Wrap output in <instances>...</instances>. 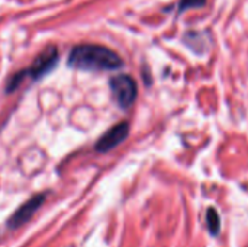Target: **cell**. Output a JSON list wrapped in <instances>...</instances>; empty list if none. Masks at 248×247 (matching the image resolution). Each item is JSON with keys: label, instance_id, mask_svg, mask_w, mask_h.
I'll return each mask as SVG.
<instances>
[{"label": "cell", "instance_id": "obj_1", "mask_svg": "<svg viewBox=\"0 0 248 247\" xmlns=\"http://www.w3.org/2000/svg\"><path fill=\"white\" fill-rule=\"evenodd\" d=\"M68 66L87 71L116 70L122 67V58L108 47L96 44H81L73 48Z\"/></svg>", "mask_w": 248, "mask_h": 247}, {"label": "cell", "instance_id": "obj_7", "mask_svg": "<svg viewBox=\"0 0 248 247\" xmlns=\"http://www.w3.org/2000/svg\"><path fill=\"white\" fill-rule=\"evenodd\" d=\"M206 4V0H180L179 3V12L183 13L189 9H199Z\"/></svg>", "mask_w": 248, "mask_h": 247}, {"label": "cell", "instance_id": "obj_4", "mask_svg": "<svg viewBox=\"0 0 248 247\" xmlns=\"http://www.w3.org/2000/svg\"><path fill=\"white\" fill-rule=\"evenodd\" d=\"M128 134H129L128 122H119V124L113 125L108 132H105L99 138V141L96 144V151L108 153V151L113 150L115 147H118L119 144H122L125 141Z\"/></svg>", "mask_w": 248, "mask_h": 247}, {"label": "cell", "instance_id": "obj_6", "mask_svg": "<svg viewBox=\"0 0 248 247\" xmlns=\"http://www.w3.org/2000/svg\"><path fill=\"white\" fill-rule=\"evenodd\" d=\"M206 223H208V229L211 231L212 236H217L221 230V217L218 214L217 210L209 208L208 214H206Z\"/></svg>", "mask_w": 248, "mask_h": 247}, {"label": "cell", "instance_id": "obj_3", "mask_svg": "<svg viewBox=\"0 0 248 247\" xmlns=\"http://www.w3.org/2000/svg\"><path fill=\"white\" fill-rule=\"evenodd\" d=\"M110 89L118 105L128 109L137 99V83L128 74H119L110 79Z\"/></svg>", "mask_w": 248, "mask_h": 247}, {"label": "cell", "instance_id": "obj_2", "mask_svg": "<svg viewBox=\"0 0 248 247\" xmlns=\"http://www.w3.org/2000/svg\"><path fill=\"white\" fill-rule=\"evenodd\" d=\"M57 61H58V51H57V48L55 47L45 48L35 58V61L31 64L29 68H26L25 71H22V73H19V74H16L13 77V80L9 84V90H13L19 84L20 79L25 77V76H29L31 79H35V80L36 79H41L42 76H45L46 73H49L54 68V66L57 64Z\"/></svg>", "mask_w": 248, "mask_h": 247}, {"label": "cell", "instance_id": "obj_5", "mask_svg": "<svg viewBox=\"0 0 248 247\" xmlns=\"http://www.w3.org/2000/svg\"><path fill=\"white\" fill-rule=\"evenodd\" d=\"M42 204H44V195H36V197L31 198L28 202H25L22 207L17 208V211L9 220L7 226L10 229H17V227L23 226L26 221H29L32 218V215L39 210V207Z\"/></svg>", "mask_w": 248, "mask_h": 247}]
</instances>
